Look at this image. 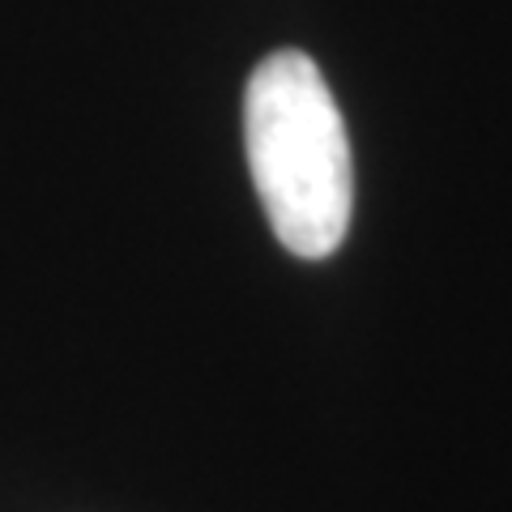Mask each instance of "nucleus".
<instances>
[{
	"label": "nucleus",
	"instance_id": "1",
	"mask_svg": "<svg viewBox=\"0 0 512 512\" xmlns=\"http://www.w3.org/2000/svg\"><path fill=\"white\" fill-rule=\"evenodd\" d=\"M244 150L278 244L303 261L338 252L355 210V167L338 99L312 56L286 47L252 69Z\"/></svg>",
	"mask_w": 512,
	"mask_h": 512
}]
</instances>
